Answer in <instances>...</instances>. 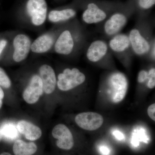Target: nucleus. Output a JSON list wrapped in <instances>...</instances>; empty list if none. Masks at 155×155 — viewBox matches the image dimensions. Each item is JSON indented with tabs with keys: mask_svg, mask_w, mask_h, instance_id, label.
Here are the masks:
<instances>
[{
	"mask_svg": "<svg viewBox=\"0 0 155 155\" xmlns=\"http://www.w3.org/2000/svg\"><path fill=\"white\" fill-rule=\"evenodd\" d=\"M3 136L2 135V133H1V131H0V142L1 141V140H2L3 139Z\"/></svg>",
	"mask_w": 155,
	"mask_h": 155,
	"instance_id": "29",
	"label": "nucleus"
},
{
	"mask_svg": "<svg viewBox=\"0 0 155 155\" xmlns=\"http://www.w3.org/2000/svg\"><path fill=\"white\" fill-rule=\"evenodd\" d=\"M75 121L76 125L81 129L94 131L102 126L104 118L101 115L96 112H83L76 115Z\"/></svg>",
	"mask_w": 155,
	"mask_h": 155,
	"instance_id": "10",
	"label": "nucleus"
},
{
	"mask_svg": "<svg viewBox=\"0 0 155 155\" xmlns=\"http://www.w3.org/2000/svg\"><path fill=\"white\" fill-rule=\"evenodd\" d=\"M137 4L139 11H148L153 8L155 4V0H137Z\"/></svg>",
	"mask_w": 155,
	"mask_h": 155,
	"instance_id": "21",
	"label": "nucleus"
},
{
	"mask_svg": "<svg viewBox=\"0 0 155 155\" xmlns=\"http://www.w3.org/2000/svg\"><path fill=\"white\" fill-rule=\"evenodd\" d=\"M0 131L3 136V138L8 140H16L18 137V132L17 127L12 124H5L0 128Z\"/></svg>",
	"mask_w": 155,
	"mask_h": 155,
	"instance_id": "19",
	"label": "nucleus"
},
{
	"mask_svg": "<svg viewBox=\"0 0 155 155\" xmlns=\"http://www.w3.org/2000/svg\"><path fill=\"white\" fill-rule=\"evenodd\" d=\"M154 23L147 18H139L128 34L134 55L147 59L152 44L155 41Z\"/></svg>",
	"mask_w": 155,
	"mask_h": 155,
	"instance_id": "1",
	"label": "nucleus"
},
{
	"mask_svg": "<svg viewBox=\"0 0 155 155\" xmlns=\"http://www.w3.org/2000/svg\"><path fill=\"white\" fill-rule=\"evenodd\" d=\"M85 55L92 64L111 70L115 69L114 55L106 41L99 39L92 42L87 48Z\"/></svg>",
	"mask_w": 155,
	"mask_h": 155,
	"instance_id": "4",
	"label": "nucleus"
},
{
	"mask_svg": "<svg viewBox=\"0 0 155 155\" xmlns=\"http://www.w3.org/2000/svg\"><path fill=\"white\" fill-rule=\"evenodd\" d=\"M17 130L26 139L30 141L38 140L42 136L41 129L38 126L26 120H20L17 123Z\"/></svg>",
	"mask_w": 155,
	"mask_h": 155,
	"instance_id": "15",
	"label": "nucleus"
},
{
	"mask_svg": "<svg viewBox=\"0 0 155 155\" xmlns=\"http://www.w3.org/2000/svg\"><path fill=\"white\" fill-rule=\"evenodd\" d=\"M133 10V6L130 5L119 11H114L103 23L102 31L104 35L110 39L121 33L127 24Z\"/></svg>",
	"mask_w": 155,
	"mask_h": 155,
	"instance_id": "6",
	"label": "nucleus"
},
{
	"mask_svg": "<svg viewBox=\"0 0 155 155\" xmlns=\"http://www.w3.org/2000/svg\"><path fill=\"white\" fill-rule=\"evenodd\" d=\"M110 50L115 57L126 68L132 64L134 54L127 33H119L110 38L107 42Z\"/></svg>",
	"mask_w": 155,
	"mask_h": 155,
	"instance_id": "5",
	"label": "nucleus"
},
{
	"mask_svg": "<svg viewBox=\"0 0 155 155\" xmlns=\"http://www.w3.org/2000/svg\"><path fill=\"white\" fill-rule=\"evenodd\" d=\"M148 77V70L147 69H142L138 72L137 77V81L140 85H145Z\"/></svg>",
	"mask_w": 155,
	"mask_h": 155,
	"instance_id": "23",
	"label": "nucleus"
},
{
	"mask_svg": "<svg viewBox=\"0 0 155 155\" xmlns=\"http://www.w3.org/2000/svg\"><path fill=\"white\" fill-rule=\"evenodd\" d=\"M11 86V79L5 70L0 67V86L5 88H9Z\"/></svg>",
	"mask_w": 155,
	"mask_h": 155,
	"instance_id": "22",
	"label": "nucleus"
},
{
	"mask_svg": "<svg viewBox=\"0 0 155 155\" xmlns=\"http://www.w3.org/2000/svg\"><path fill=\"white\" fill-rule=\"evenodd\" d=\"M147 113L149 117L153 121H155V104H152L149 106L147 110Z\"/></svg>",
	"mask_w": 155,
	"mask_h": 155,
	"instance_id": "24",
	"label": "nucleus"
},
{
	"mask_svg": "<svg viewBox=\"0 0 155 155\" xmlns=\"http://www.w3.org/2000/svg\"><path fill=\"white\" fill-rule=\"evenodd\" d=\"M148 77L146 82L145 86L148 89H153L155 87V68L154 64L152 63L148 68Z\"/></svg>",
	"mask_w": 155,
	"mask_h": 155,
	"instance_id": "20",
	"label": "nucleus"
},
{
	"mask_svg": "<svg viewBox=\"0 0 155 155\" xmlns=\"http://www.w3.org/2000/svg\"><path fill=\"white\" fill-rule=\"evenodd\" d=\"M0 155H12L11 153L8 152H3L0 153Z\"/></svg>",
	"mask_w": 155,
	"mask_h": 155,
	"instance_id": "28",
	"label": "nucleus"
},
{
	"mask_svg": "<svg viewBox=\"0 0 155 155\" xmlns=\"http://www.w3.org/2000/svg\"><path fill=\"white\" fill-rule=\"evenodd\" d=\"M52 135L56 140L58 148L64 150H70L75 144L74 137L69 127L63 124L55 125L52 130Z\"/></svg>",
	"mask_w": 155,
	"mask_h": 155,
	"instance_id": "9",
	"label": "nucleus"
},
{
	"mask_svg": "<svg viewBox=\"0 0 155 155\" xmlns=\"http://www.w3.org/2000/svg\"><path fill=\"white\" fill-rule=\"evenodd\" d=\"M14 155H34L38 150V147L33 141L27 142L21 139H16L12 147Z\"/></svg>",
	"mask_w": 155,
	"mask_h": 155,
	"instance_id": "17",
	"label": "nucleus"
},
{
	"mask_svg": "<svg viewBox=\"0 0 155 155\" xmlns=\"http://www.w3.org/2000/svg\"><path fill=\"white\" fill-rule=\"evenodd\" d=\"M39 76L42 82L44 92L51 94L55 90L57 78L54 69L50 65L44 64L39 69Z\"/></svg>",
	"mask_w": 155,
	"mask_h": 155,
	"instance_id": "14",
	"label": "nucleus"
},
{
	"mask_svg": "<svg viewBox=\"0 0 155 155\" xmlns=\"http://www.w3.org/2000/svg\"><path fill=\"white\" fill-rule=\"evenodd\" d=\"M5 97V94L2 89L0 86V109L2 108L3 104V100Z\"/></svg>",
	"mask_w": 155,
	"mask_h": 155,
	"instance_id": "26",
	"label": "nucleus"
},
{
	"mask_svg": "<svg viewBox=\"0 0 155 155\" xmlns=\"http://www.w3.org/2000/svg\"><path fill=\"white\" fill-rule=\"evenodd\" d=\"M68 27L59 34L55 42V51L59 54L70 55L86 44L87 35L80 24L73 23Z\"/></svg>",
	"mask_w": 155,
	"mask_h": 155,
	"instance_id": "2",
	"label": "nucleus"
},
{
	"mask_svg": "<svg viewBox=\"0 0 155 155\" xmlns=\"http://www.w3.org/2000/svg\"><path fill=\"white\" fill-rule=\"evenodd\" d=\"M43 93L41 78L39 75H34L31 77L28 85L24 89L22 97L27 104H34L38 101Z\"/></svg>",
	"mask_w": 155,
	"mask_h": 155,
	"instance_id": "12",
	"label": "nucleus"
},
{
	"mask_svg": "<svg viewBox=\"0 0 155 155\" xmlns=\"http://www.w3.org/2000/svg\"><path fill=\"white\" fill-rule=\"evenodd\" d=\"M7 44V41L6 40L2 39L0 41V55L2 52L3 50Z\"/></svg>",
	"mask_w": 155,
	"mask_h": 155,
	"instance_id": "25",
	"label": "nucleus"
},
{
	"mask_svg": "<svg viewBox=\"0 0 155 155\" xmlns=\"http://www.w3.org/2000/svg\"><path fill=\"white\" fill-rule=\"evenodd\" d=\"M31 41L29 38L24 34L17 35L13 41L14 52L13 60L19 63L25 60L31 50Z\"/></svg>",
	"mask_w": 155,
	"mask_h": 155,
	"instance_id": "13",
	"label": "nucleus"
},
{
	"mask_svg": "<svg viewBox=\"0 0 155 155\" xmlns=\"http://www.w3.org/2000/svg\"><path fill=\"white\" fill-rule=\"evenodd\" d=\"M101 87L111 103L119 104L126 97L129 81L124 73L112 70L104 78Z\"/></svg>",
	"mask_w": 155,
	"mask_h": 155,
	"instance_id": "3",
	"label": "nucleus"
},
{
	"mask_svg": "<svg viewBox=\"0 0 155 155\" xmlns=\"http://www.w3.org/2000/svg\"><path fill=\"white\" fill-rule=\"evenodd\" d=\"M115 9L116 7L113 4L88 2L82 13V20L89 25L103 23Z\"/></svg>",
	"mask_w": 155,
	"mask_h": 155,
	"instance_id": "7",
	"label": "nucleus"
},
{
	"mask_svg": "<svg viewBox=\"0 0 155 155\" xmlns=\"http://www.w3.org/2000/svg\"><path fill=\"white\" fill-rule=\"evenodd\" d=\"M86 79L84 73L78 68H65L58 74L57 86L61 91L68 92L83 86Z\"/></svg>",
	"mask_w": 155,
	"mask_h": 155,
	"instance_id": "8",
	"label": "nucleus"
},
{
	"mask_svg": "<svg viewBox=\"0 0 155 155\" xmlns=\"http://www.w3.org/2000/svg\"><path fill=\"white\" fill-rule=\"evenodd\" d=\"M54 37L44 34L37 38L31 44V50L36 54H43L51 49L54 44Z\"/></svg>",
	"mask_w": 155,
	"mask_h": 155,
	"instance_id": "16",
	"label": "nucleus"
},
{
	"mask_svg": "<svg viewBox=\"0 0 155 155\" xmlns=\"http://www.w3.org/2000/svg\"><path fill=\"white\" fill-rule=\"evenodd\" d=\"M76 14V10L72 8L61 10H53L50 12L48 19L53 23L67 22L74 18Z\"/></svg>",
	"mask_w": 155,
	"mask_h": 155,
	"instance_id": "18",
	"label": "nucleus"
},
{
	"mask_svg": "<svg viewBox=\"0 0 155 155\" xmlns=\"http://www.w3.org/2000/svg\"><path fill=\"white\" fill-rule=\"evenodd\" d=\"M101 150L102 151L103 153H104V154H108V152H109V151H108V150L107 149H106V148H103Z\"/></svg>",
	"mask_w": 155,
	"mask_h": 155,
	"instance_id": "27",
	"label": "nucleus"
},
{
	"mask_svg": "<svg viewBox=\"0 0 155 155\" xmlns=\"http://www.w3.org/2000/svg\"><path fill=\"white\" fill-rule=\"evenodd\" d=\"M26 9L34 25L40 26L44 23L48 11L45 0H28Z\"/></svg>",
	"mask_w": 155,
	"mask_h": 155,
	"instance_id": "11",
	"label": "nucleus"
}]
</instances>
